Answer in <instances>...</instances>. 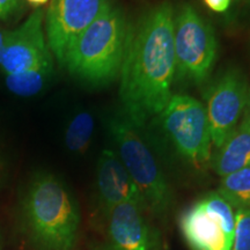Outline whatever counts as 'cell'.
<instances>
[{
	"mask_svg": "<svg viewBox=\"0 0 250 250\" xmlns=\"http://www.w3.org/2000/svg\"><path fill=\"white\" fill-rule=\"evenodd\" d=\"M95 122L94 116L88 111H79L68 122L65 130L64 140L66 147L71 152L85 153L89 147L90 140L93 138Z\"/></svg>",
	"mask_w": 250,
	"mask_h": 250,
	"instance_id": "2e32d148",
	"label": "cell"
},
{
	"mask_svg": "<svg viewBox=\"0 0 250 250\" xmlns=\"http://www.w3.org/2000/svg\"><path fill=\"white\" fill-rule=\"evenodd\" d=\"M110 0H51L44 15V30L52 56L61 65L74 41L110 7Z\"/></svg>",
	"mask_w": 250,
	"mask_h": 250,
	"instance_id": "ba28073f",
	"label": "cell"
},
{
	"mask_svg": "<svg viewBox=\"0 0 250 250\" xmlns=\"http://www.w3.org/2000/svg\"><path fill=\"white\" fill-rule=\"evenodd\" d=\"M7 37H8V30L4 29L0 27V66H1L2 59H4L6 44H7Z\"/></svg>",
	"mask_w": 250,
	"mask_h": 250,
	"instance_id": "ffe728a7",
	"label": "cell"
},
{
	"mask_svg": "<svg viewBox=\"0 0 250 250\" xmlns=\"http://www.w3.org/2000/svg\"><path fill=\"white\" fill-rule=\"evenodd\" d=\"M230 250H250V208L235 210V230Z\"/></svg>",
	"mask_w": 250,
	"mask_h": 250,
	"instance_id": "e0dca14e",
	"label": "cell"
},
{
	"mask_svg": "<svg viewBox=\"0 0 250 250\" xmlns=\"http://www.w3.org/2000/svg\"><path fill=\"white\" fill-rule=\"evenodd\" d=\"M23 0H0V20H7L22 8Z\"/></svg>",
	"mask_w": 250,
	"mask_h": 250,
	"instance_id": "ac0fdd59",
	"label": "cell"
},
{
	"mask_svg": "<svg viewBox=\"0 0 250 250\" xmlns=\"http://www.w3.org/2000/svg\"><path fill=\"white\" fill-rule=\"evenodd\" d=\"M130 23L123 9L110 5L68 49L64 65L77 80L93 87L120 78Z\"/></svg>",
	"mask_w": 250,
	"mask_h": 250,
	"instance_id": "7a4b0ae2",
	"label": "cell"
},
{
	"mask_svg": "<svg viewBox=\"0 0 250 250\" xmlns=\"http://www.w3.org/2000/svg\"><path fill=\"white\" fill-rule=\"evenodd\" d=\"M248 81L237 68L224 72L208 88L205 110L210 124L212 145L220 147L239 124L248 103Z\"/></svg>",
	"mask_w": 250,
	"mask_h": 250,
	"instance_id": "9c48e42d",
	"label": "cell"
},
{
	"mask_svg": "<svg viewBox=\"0 0 250 250\" xmlns=\"http://www.w3.org/2000/svg\"><path fill=\"white\" fill-rule=\"evenodd\" d=\"M174 17L173 5L162 1L130 24L120 72V100L124 118L137 129L159 116L173 95Z\"/></svg>",
	"mask_w": 250,
	"mask_h": 250,
	"instance_id": "6da1fadb",
	"label": "cell"
},
{
	"mask_svg": "<svg viewBox=\"0 0 250 250\" xmlns=\"http://www.w3.org/2000/svg\"><path fill=\"white\" fill-rule=\"evenodd\" d=\"M44 15V9L37 8L18 28L8 30L0 66L4 77L26 71L52 56L45 36Z\"/></svg>",
	"mask_w": 250,
	"mask_h": 250,
	"instance_id": "30bf717a",
	"label": "cell"
},
{
	"mask_svg": "<svg viewBox=\"0 0 250 250\" xmlns=\"http://www.w3.org/2000/svg\"><path fill=\"white\" fill-rule=\"evenodd\" d=\"M24 213L34 240L44 250H72L80 215L61 181L44 174L33 181L24 199Z\"/></svg>",
	"mask_w": 250,
	"mask_h": 250,
	"instance_id": "3957f363",
	"label": "cell"
},
{
	"mask_svg": "<svg viewBox=\"0 0 250 250\" xmlns=\"http://www.w3.org/2000/svg\"><path fill=\"white\" fill-rule=\"evenodd\" d=\"M118 156L143 197L146 210L164 217L173 204V193L160 165L138 129L124 117H115L109 124Z\"/></svg>",
	"mask_w": 250,
	"mask_h": 250,
	"instance_id": "277c9868",
	"label": "cell"
},
{
	"mask_svg": "<svg viewBox=\"0 0 250 250\" xmlns=\"http://www.w3.org/2000/svg\"><path fill=\"white\" fill-rule=\"evenodd\" d=\"M210 164L220 177L250 167V122L248 117L234 129L228 138L217 148Z\"/></svg>",
	"mask_w": 250,
	"mask_h": 250,
	"instance_id": "4fadbf2b",
	"label": "cell"
},
{
	"mask_svg": "<svg viewBox=\"0 0 250 250\" xmlns=\"http://www.w3.org/2000/svg\"><path fill=\"white\" fill-rule=\"evenodd\" d=\"M180 228L192 250H230L235 208L218 191H212L181 214Z\"/></svg>",
	"mask_w": 250,
	"mask_h": 250,
	"instance_id": "52a82bcc",
	"label": "cell"
},
{
	"mask_svg": "<svg viewBox=\"0 0 250 250\" xmlns=\"http://www.w3.org/2000/svg\"><path fill=\"white\" fill-rule=\"evenodd\" d=\"M159 117L176 152L188 164L202 168L211 161L210 124L201 101L186 94H173Z\"/></svg>",
	"mask_w": 250,
	"mask_h": 250,
	"instance_id": "8992f818",
	"label": "cell"
},
{
	"mask_svg": "<svg viewBox=\"0 0 250 250\" xmlns=\"http://www.w3.org/2000/svg\"><path fill=\"white\" fill-rule=\"evenodd\" d=\"M235 1H237V2H239V1H241V0H235Z\"/></svg>",
	"mask_w": 250,
	"mask_h": 250,
	"instance_id": "603a6c76",
	"label": "cell"
},
{
	"mask_svg": "<svg viewBox=\"0 0 250 250\" xmlns=\"http://www.w3.org/2000/svg\"><path fill=\"white\" fill-rule=\"evenodd\" d=\"M52 76L54 59L50 56L26 71L5 76V86L9 93L19 98H33L45 88Z\"/></svg>",
	"mask_w": 250,
	"mask_h": 250,
	"instance_id": "5bb4252c",
	"label": "cell"
},
{
	"mask_svg": "<svg viewBox=\"0 0 250 250\" xmlns=\"http://www.w3.org/2000/svg\"><path fill=\"white\" fill-rule=\"evenodd\" d=\"M137 203H124L108 213L107 241L103 250H161L160 236Z\"/></svg>",
	"mask_w": 250,
	"mask_h": 250,
	"instance_id": "8fae6325",
	"label": "cell"
},
{
	"mask_svg": "<svg viewBox=\"0 0 250 250\" xmlns=\"http://www.w3.org/2000/svg\"><path fill=\"white\" fill-rule=\"evenodd\" d=\"M96 187L104 213L124 203H137L145 208L143 197L117 153L102 151L96 169Z\"/></svg>",
	"mask_w": 250,
	"mask_h": 250,
	"instance_id": "7c38bea8",
	"label": "cell"
},
{
	"mask_svg": "<svg viewBox=\"0 0 250 250\" xmlns=\"http://www.w3.org/2000/svg\"><path fill=\"white\" fill-rule=\"evenodd\" d=\"M247 104H248V112H247L246 116L248 117V120L250 122V92H249V95H248V103H247Z\"/></svg>",
	"mask_w": 250,
	"mask_h": 250,
	"instance_id": "7402d4cb",
	"label": "cell"
},
{
	"mask_svg": "<svg viewBox=\"0 0 250 250\" xmlns=\"http://www.w3.org/2000/svg\"><path fill=\"white\" fill-rule=\"evenodd\" d=\"M233 0H203V4L213 13L224 14L232 6Z\"/></svg>",
	"mask_w": 250,
	"mask_h": 250,
	"instance_id": "d6986e66",
	"label": "cell"
},
{
	"mask_svg": "<svg viewBox=\"0 0 250 250\" xmlns=\"http://www.w3.org/2000/svg\"><path fill=\"white\" fill-rule=\"evenodd\" d=\"M217 191L235 210L250 208V167L221 177Z\"/></svg>",
	"mask_w": 250,
	"mask_h": 250,
	"instance_id": "9a60e30c",
	"label": "cell"
},
{
	"mask_svg": "<svg viewBox=\"0 0 250 250\" xmlns=\"http://www.w3.org/2000/svg\"><path fill=\"white\" fill-rule=\"evenodd\" d=\"M174 50L176 76L202 85L210 77L218 55L212 26L190 4H183L174 17Z\"/></svg>",
	"mask_w": 250,
	"mask_h": 250,
	"instance_id": "5b68a950",
	"label": "cell"
},
{
	"mask_svg": "<svg viewBox=\"0 0 250 250\" xmlns=\"http://www.w3.org/2000/svg\"><path fill=\"white\" fill-rule=\"evenodd\" d=\"M23 1L27 2L30 7L37 9V8H43V6L49 4L51 0H23Z\"/></svg>",
	"mask_w": 250,
	"mask_h": 250,
	"instance_id": "44dd1931",
	"label": "cell"
}]
</instances>
